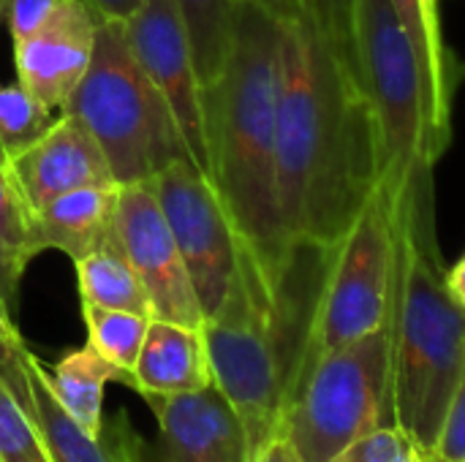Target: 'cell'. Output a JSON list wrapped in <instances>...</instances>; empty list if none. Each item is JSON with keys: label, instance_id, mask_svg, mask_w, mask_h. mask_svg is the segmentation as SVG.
<instances>
[{"label": "cell", "instance_id": "6da1fadb", "mask_svg": "<svg viewBox=\"0 0 465 462\" xmlns=\"http://www.w3.org/2000/svg\"><path fill=\"white\" fill-rule=\"evenodd\" d=\"M275 161L292 245L335 248L381 185L373 103L308 16L281 30Z\"/></svg>", "mask_w": 465, "mask_h": 462}, {"label": "cell", "instance_id": "7a4b0ae2", "mask_svg": "<svg viewBox=\"0 0 465 462\" xmlns=\"http://www.w3.org/2000/svg\"><path fill=\"white\" fill-rule=\"evenodd\" d=\"M281 30L283 22L256 3H234L223 71L202 87L207 174L270 286L278 283L292 253L278 207L275 161Z\"/></svg>", "mask_w": 465, "mask_h": 462}, {"label": "cell", "instance_id": "3957f363", "mask_svg": "<svg viewBox=\"0 0 465 462\" xmlns=\"http://www.w3.org/2000/svg\"><path fill=\"white\" fill-rule=\"evenodd\" d=\"M390 196L395 221L390 411L392 425L433 455L465 368V310L444 289L430 172H417Z\"/></svg>", "mask_w": 465, "mask_h": 462}, {"label": "cell", "instance_id": "277c9868", "mask_svg": "<svg viewBox=\"0 0 465 462\" xmlns=\"http://www.w3.org/2000/svg\"><path fill=\"white\" fill-rule=\"evenodd\" d=\"M202 332L213 384L234 408L251 460L281 433L297 378V357L275 305V289L242 242L232 286L221 308L204 319Z\"/></svg>", "mask_w": 465, "mask_h": 462}, {"label": "cell", "instance_id": "5b68a950", "mask_svg": "<svg viewBox=\"0 0 465 462\" xmlns=\"http://www.w3.org/2000/svg\"><path fill=\"white\" fill-rule=\"evenodd\" d=\"M63 112L95 136L117 185L150 182L172 161L191 158L166 98L136 63L117 19H98L90 68Z\"/></svg>", "mask_w": 465, "mask_h": 462}, {"label": "cell", "instance_id": "8992f818", "mask_svg": "<svg viewBox=\"0 0 465 462\" xmlns=\"http://www.w3.org/2000/svg\"><path fill=\"white\" fill-rule=\"evenodd\" d=\"M390 373V321L354 343L322 354L302 373L281 425L302 462H330L365 433L392 425Z\"/></svg>", "mask_w": 465, "mask_h": 462}, {"label": "cell", "instance_id": "52a82bcc", "mask_svg": "<svg viewBox=\"0 0 465 462\" xmlns=\"http://www.w3.org/2000/svg\"><path fill=\"white\" fill-rule=\"evenodd\" d=\"M354 35L362 87L379 125L381 185L398 193L417 172H433L439 161L425 71L390 0H354Z\"/></svg>", "mask_w": 465, "mask_h": 462}, {"label": "cell", "instance_id": "ba28073f", "mask_svg": "<svg viewBox=\"0 0 465 462\" xmlns=\"http://www.w3.org/2000/svg\"><path fill=\"white\" fill-rule=\"evenodd\" d=\"M392 286H395L392 196L384 185H379L376 193L354 218L351 229L330 253L300 378L322 354H330L346 343H354L381 329L392 313Z\"/></svg>", "mask_w": 465, "mask_h": 462}, {"label": "cell", "instance_id": "9c48e42d", "mask_svg": "<svg viewBox=\"0 0 465 462\" xmlns=\"http://www.w3.org/2000/svg\"><path fill=\"white\" fill-rule=\"evenodd\" d=\"M163 221L185 261L204 319L213 316L237 272L240 237L213 185L193 158H177L150 180Z\"/></svg>", "mask_w": 465, "mask_h": 462}, {"label": "cell", "instance_id": "30bf717a", "mask_svg": "<svg viewBox=\"0 0 465 462\" xmlns=\"http://www.w3.org/2000/svg\"><path fill=\"white\" fill-rule=\"evenodd\" d=\"M0 376L30 417L49 462H150L147 444L125 411L104 419L98 436H87L54 400L46 370L25 340L0 351Z\"/></svg>", "mask_w": 465, "mask_h": 462}, {"label": "cell", "instance_id": "8fae6325", "mask_svg": "<svg viewBox=\"0 0 465 462\" xmlns=\"http://www.w3.org/2000/svg\"><path fill=\"white\" fill-rule=\"evenodd\" d=\"M117 240L150 297L153 319L202 329L204 313L196 289L150 182L120 185Z\"/></svg>", "mask_w": 465, "mask_h": 462}, {"label": "cell", "instance_id": "7c38bea8", "mask_svg": "<svg viewBox=\"0 0 465 462\" xmlns=\"http://www.w3.org/2000/svg\"><path fill=\"white\" fill-rule=\"evenodd\" d=\"M123 25H125V38L136 63L166 98L183 131L191 158L207 174L202 84L196 76L191 38H188L177 3L144 0V5L134 16H128Z\"/></svg>", "mask_w": 465, "mask_h": 462}, {"label": "cell", "instance_id": "4fadbf2b", "mask_svg": "<svg viewBox=\"0 0 465 462\" xmlns=\"http://www.w3.org/2000/svg\"><path fill=\"white\" fill-rule=\"evenodd\" d=\"M101 14L90 0H57L44 25L14 44L16 82L46 109L63 112L84 79Z\"/></svg>", "mask_w": 465, "mask_h": 462}, {"label": "cell", "instance_id": "5bb4252c", "mask_svg": "<svg viewBox=\"0 0 465 462\" xmlns=\"http://www.w3.org/2000/svg\"><path fill=\"white\" fill-rule=\"evenodd\" d=\"M5 166L30 212L79 188L117 185L101 144L68 112H60L27 150L5 158Z\"/></svg>", "mask_w": 465, "mask_h": 462}, {"label": "cell", "instance_id": "9a60e30c", "mask_svg": "<svg viewBox=\"0 0 465 462\" xmlns=\"http://www.w3.org/2000/svg\"><path fill=\"white\" fill-rule=\"evenodd\" d=\"M139 398L158 422L153 462H248L245 430L215 384L199 392H142Z\"/></svg>", "mask_w": 465, "mask_h": 462}, {"label": "cell", "instance_id": "2e32d148", "mask_svg": "<svg viewBox=\"0 0 465 462\" xmlns=\"http://www.w3.org/2000/svg\"><path fill=\"white\" fill-rule=\"evenodd\" d=\"M120 185L79 188L52 199L30 212V237L35 253L60 251L79 261L117 240Z\"/></svg>", "mask_w": 465, "mask_h": 462}, {"label": "cell", "instance_id": "e0dca14e", "mask_svg": "<svg viewBox=\"0 0 465 462\" xmlns=\"http://www.w3.org/2000/svg\"><path fill=\"white\" fill-rule=\"evenodd\" d=\"M136 395H183L213 387L204 332L163 319H150L147 335L134 365Z\"/></svg>", "mask_w": 465, "mask_h": 462}, {"label": "cell", "instance_id": "ac0fdd59", "mask_svg": "<svg viewBox=\"0 0 465 462\" xmlns=\"http://www.w3.org/2000/svg\"><path fill=\"white\" fill-rule=\"evenodd\" d=\"M49 389L63 411L87 433L98 436L104 425V387L109 381L136 392L134 373L104 359L90 343L65 354L52 373H46Z\"/></svg>", "mask_w": 465, "mask_h": 462}, {"label": "cell", "instance_id": "d6986e66", "mask_svg": "<svg viewBox=\"0 0 465 462\" xmlns=\"http://www.w3.org/2000/svg\"><path fill=\"white\" fill-rule=\"evenodd\" d=\"M76 264V283L79 297L87 305L109 308V310H128L136 316L153 319L150 297L131 267L128 256L120 248V240L112 245L74 261Z\"/></svg>", "mask_w": 465, "mask_h": 462}, {"label": "cell", "instance_id": "ffe728a7", "mask_svg": "<svg viewBox=\"0 0 465 462\" xmlns=\"http://www.w3.org/2000/svg\"><path fill=\"white\" fill-rule=\"evenodd\" d=\"M33 237H30V210L22 202L5 158L0 155V297L14 310L22 275L27 264L35 259Z\"/></svg>", "mask_w": 465, "mask_h": 462}, {"label": "cell", "instance_id": "44dd1931", "mask_svg": "<svg viewBox=\"0 0 465 462\" xmlns=\"http://www.w3.org/2000/svg\"><path fill=\"white\" fill-rule=\"evenodd\" d=\"M174 3L183 14L191 38L199 84L207 87L218 79L229 54L234 3L229 0H174Z\"/></svg>", "mask_w": 465, "mask_h": 462}, {"label": "cell", "instance_id": "7402d4cb", "mask_svg": "<svg viewBox=\"0 0 465 462\" xmlns=\"http://www.w3.org/2000/svg\"><path fill=\"white\" fill-rule=\"evenodd\" d=\"M82 319L87 327V343L112 365L134 373L150 319L128 310L87 305V302H82Z\"/></svg>", "mask_w": 465, "mask_h": 462}, {"label": "cell", "instance_id": "603a6c76", "mask_svg": "<svg viewBox=\"0 0 465 462\" xmlns=\"http://www.w3.org/2000/svg\"><path fill=\"white\" fill-rule=\"evenodd\" d=\"M401 25L406 27V33L411 35L422 71H425V84H428V112H430V139H433V152L436 158H441V152L450 147L452 139V101L444 95L441 84H439V74H436V60H433V49H430V38H428V27H425V16H422V5L420 0H390Z\"/></svg>", "mask_w": 465, "mask_h": 462}, {"label": "cell", "instance_id": "cb8c5ba5", "mask_svg": "<svg viewBox=\"0 0 465 462\" xmlns=\"http://www.w3.org/2000/svg\"><path fill=\"white\" fill-rule=\"evenodd\" d=\"M54 123V112L38 103L19 82L0 84V155L27 150Z\"/></svg>", "mask_w": 465, "mask_h": 462}, {"label": "cell", "instance_id": "d4e9b609", "mask_svg": "<svg viewBox=\"0 0 465 462\" xmlns=\"http://www.w3.org/2000/svg\"><path fill=\"white\" fill-rule=\"evenodd\" d=\"M308 19L324 35L330 49L346 65L349 74L360 76V57H357V35H354V0H302Z\"/></svg>", "mask_w": 465, "mask_h": 462}, {"label": "cell", "instance_id": "484cf974", "mask_svg": "<svg viewBox=\"0 0 465 462\" xmlns=\"http://www.w3.org/2000/svg\"><path fill=\"white\" fill-rule=\"evenodd\" d=\"M0 462H49L41 438L19 406L16 395L0 376Z\"/></svg>", "mask_w": 465, "mask_h": 462}, {"label": "cell", "instance_id": "4316f807", "mask_svg": "<svg viewBox=\"0 0 465 462\" xmlns=\"http://www.w3.org/2000/svg\"><path fill=\"white\" fill-rule=\"evenodd\" d=\"M430 455L398 425H381L351 441L330 462H428Z\"/></svg>", "mask_w": 465, "mask_h": 462}, {"label": "cell", "instance_id": "83f0119b", "mask_svg": "<svg viewBox=\"0 0 465 462\" xmlns=\"http://www.w3.org/2000/svg\"><path fill=\"white\" fill-rule=\"evenodd\" d=\"M420 5H422L428 38H430L433 60H436L439 84H441L444 95H447L450 101H455V90H458V82L463 79L465 68L463 63H460V60L450 52V46H447L444 27H441V0H420Z\"/></svg>", "mask_w": 465, "mask_h": 462}, {"label": "cell", "instance_id": "f1b7e54d", "mask_svg": "<svg viewBox=\"0 0 465 462\" xmlns=\"http://www.w3.org/2000/svg\"><path fill=\"white\" fill-rule=\"evenodd\" d=\"M430 457L441 462H465V368Z\"/></svg>", "mask_w": 465, "mask_h": 462}, {"label": "cell", "instance_id": "f546056e", "mask_svg": "<svg viewBox=\"0 0 465 462\" xmlns=\"http://www.w3.org/2000/svg\"><path fill=\"white\" fill-rule=\"evenodd\" d=\"M57 0H5V8H3V16L8 22V33H11V41L19 44L25 41L30 33H35L44 19L52 14Z\"/></svg>", "mask_w": 465, "mask_h": 462}, {"label": "cell", "instance_id": "4dcf8cb0", "mask_svg": "<svg viewBox=\"0 0 465 462\" xmlns=\"http://www.w3.org/2000/svg\"><path fill=\"white\" fill-rule=\"evenodd\" d=\"M248 462H302V457L294 449V444L289 441V436L281 430L278 436H272Z\"/></svg>", "mask_w": 465, "mask_h": 462}, {"label": "cell", "instance_id": "1f68e13d", "mask_svg": "<svg viewBox=\"0 0 465 462\" xmlns=\"http://www.w3.org/2000/svg\"><path fill=\"white\" fill-rule=\"evenodd\" d=\"M229 3H242V0H229ZM251 3H256L259 8H264L270 16H275V19L283 22V25L308 16L302 0H251Z\"/></svg>", "mask_w": 465, "mask_h": 462}, {"label": "cell", "instance_id": "d6a6232c", "mask_svg": "<svg viewBox=\"0 0 465 462\" xmlns=\"http://www.w3.org/2000/svg\"><path fill=\"white\" fill-rule=\"evenodd\" d=\"M90 3L104 19H117V22H125L144 5V0H90Z\"/></svg>", "mask_w": 465, "mask_h": 462}, {"label": "cell", "instance_id": "836d02e7", "mask_svg": "<svg viewBox=\"0 0 465 462\" xmlns=\"http://www.w3.org/2000/svg\"><path fill=\"white\" fill-rule=\"evenodd\" d=\"M444 289H447L450 300L465 310V253L450 270H444Z\"/></svg>", "mask_w": 465, "mask_h": 462}, {"label": "cell", "instance_id": "e575fe53", "mask_svg": "<svg viewBox=\"0 0 465 462\" xmlns=\"http://www.w3.org/2000/svg\"><path fill=\"white\" fill-rule=\"evenodd\" d=\"M16 340H22V335H19V329L14 327V321H11V308H8L5 300L0 297V351L8 349V346L16 343Z\"/></svg>", "mask_w": 465, "mask_h": 462}, {"label": "cell", "instance_id": "d590c367", "mask_svg": "<svg viewBox=\"0 0 465 462\" xmlns=\"http://www.w3.org/2000/svg\"><path fill=\"white\" fill-rule=\"evenodd\" d=\"M3 8H5V3H3V0H0V16H3Z\"/></svg>", "mask_w": 465, "mask_h": 462}, {"label": "cell", "instance_id": "8d00e7d4", "mask_svg": "<svg viewBox=\"0 0 465 462\" xmlns=\"http://www.w3.org/2000/svg\"><path fill=\"white\" fill-rule=\"evenodd\" d=\"M428 462H441V460H436V457H430V460H428Z\"/></svg>", "mask_w": 465, "mask_h": 462}, {"label": "cell", "instance_id": "74e56055", "mask_svg": "<svg viewBox=\"0 0 465 462\" xmlns=\"http://www.w3.org/2000/svg\"><path fill=\"white\" fill-rule=\"evenodd\" d=\"M3 3H5V0H3Z\"/></svg>", "mask_w": 465, "mask_h": 462}]
</instances>
